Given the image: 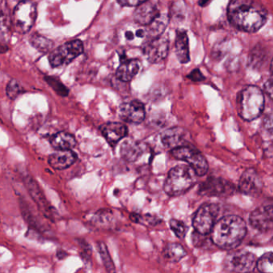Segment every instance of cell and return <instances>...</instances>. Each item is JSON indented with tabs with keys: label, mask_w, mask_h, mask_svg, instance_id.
<instances>
[{
	"label": "cell",
	"mask_w": 273,
	"mask_h": 273,
	"mask_svg": "<svg viewBox=\"0 0 273 273\" xmlns=\"http://www.w3.org/2000/svg\"><path fill=\"white\" fill-rule=\"evenodd\" d=\"M227 12L231 24L247 33L258 32L268 18L267 10L256 0H231Z\"/></svg>",
	"instance_id": "6da1fadb"
},
{
	"label": "cell",
	"mask_w": 273,
	"mask_h": 273,
	"mask_svg": "<svg viewBox=\"0 0 273 273\" xmlns=\"http://www.w3.org/2000/svg\"><path fill=\"white\" fill-rule=\"evenodd\" d=\"M247 233V225L238 216H225L216 222L211 232V240L222 249H235L240 245Z\"/></svg>",
	"instance_id": "7a4b0ae2"
},
{
	"label": "cell",
	"mask_w": 273,
	"mask_h": 273,
	"mask_svg": "<svg viewBox=\"0 0 273 273\" xmlns=\"http://www.w3.org/2000/svg\"><path fill=\"white\" fill-rule=\"evenodd\" d=\"M264 104V92L257 86H247L238 95V113L244 120H254L262 114Z\"/></svg>",
	"instance_id": "3957f363"
},
{
	"label": "cell",
	"mask_w": 273,
	"mask_h": 273,
	"mask_svg": "<svg viewBox=\"0 0 273 273\" xmlns=\"http://www.w3.org/2000/svg\"><path fill=\"white\" fill-rule=\"evenodd\" d=\"M197 174L189 165L181 164L170 170L164 183V189L170 196H179L195 185Z\"/></svg>",
	"instance_id": "277c9868"
},
{
	"label": "cell",
	"mask_w": 273,
	"mask_h": 273,
	"mask_svg": "<svg viewBox=\"0 0 273 273\" xmlns=\"http://www.w3.org/2000/svg\"><path fill=\"white\" fill-rule=\"evenodd\" d=\"M37 18L36 4L30 0L18 4L12 15V25L15 32L26 34L32 29Z\"/></svg>",
	"instance_id": "5b68a950"
},
{
	"label": "cell",
	"mask_w": 273,
	"mask_h": 273,
	"mask_svg": "<svg viewBox=\"0 0 273 273\" xmlns=\"http://www.w3.org/2000/svg\"><path fill=\"white\" fill-rule=\"evenodd\" d=\"M171 155L174 158L186 162L193 168L198 177L205 176L208 170V164L206 159L199 150L190 145H184L181 147L171 149Z\"/></svg>",
	"instance_id": "8992f818"
},
{
	"label": "cell",
	"mask_w": 273,
	"mask_h": 273,
	"mask_svg": "<svg viewBox=\"0 0 273 273\" xmlns=\"http://www.w3.org/2000/svg\"><path fill=\"white\" fill-rule=\"evenodd\" d=\"M84 44L80 39L67 42L61 45L49 55L48 60L52 67H60L67 65L76 58L83 54Z\"/></svg>",
	"instance_id": "52a82bcc"
},
{
	"label": "cell",
	"mask_w": 273,
	"mask_h": 273,
	"mask_svg": "<svg viewBox=\"0 0 273 273\" xmlns=\"http://www.w3.org/2000/svg\"><path fill=\"white\" fill-rule=\"evenodd\" d=\"M257 264V257L253 253L241 249L229 253L224 261V267L232 272H249L254 270Z\"/></svg>",
	"instance_id": "ba28073f"
},
{
	"label": "cell",
	"mask_w": 273,
	"mask_h": 273,
	"mask_svg": "<svg viewBox=\"0 0 273 273\" xmlns=\"http://www.w3.org/2000/svg\"><path fill=\"white\" fill-rule=\"evenodd\" d=\"M219 213V205L207 204L201 206L195 212L192 219V225L195 232L205 236L210 235L216 225Z\"/></svg>",
	"instance_id": "9c48e42d"
},
{
	"label": "cell",
	"mask_w": 273,
	"mask_h": 273,
	"mask_svg": "<svg viewBox=\"0 0 273 273\" xmlns=\"http://www.w3.org/2000/svg\"><path fill=\"white\" fill-rule=\"evenodd\" d=\"M142 51L151 63H158L165 59L169 51V40L166 36L149 39L143 46Z\"/></svg>",
	"instance_id": "30bf717a"
},
{
	"label": "cell",
	"mask_w": 273,
	"mask_h": 273,
	"mask_svg": "<svg viewBox=\"0 0 273 273\" xmlns=\"http://www.w3.org/2000/svg\"><path fill=\"white\" fill-rule=\"evenodd\" d=\"M235 187L225 179L209 177L199 188V193L209 197H224L234 193Z\"/></svg>",
	"instance_id": "8fae6325"
},
{
	"label": "cell",
	"mask_w": 273,
	"mask_h": 273,
	"mask_svg": "<svg viewBox=\"0 0 273 273\" xmlns=\"http://www.w3.org/2000/svg\"><path fill=\"white\" fill-rule=\"evenodd\" d=\"M264 183L256 170L249 168L243 171L239 181V191L244 195L257 197L262 192Z\"/></svg>",
	"instance_id": "7c38bea8"
},
{
	"label": "cell",
	"mask_w": 273,
	"mask_h": 273,
	"mask_svg": "<svg viewBox=\"0 0 273 273\" xmlns=\"http://www.w3.org/2000/svg\"><path fill=\"white\" fill-rule=\"evenodd\" d=\"M249 221L254 229L260 232H268L273 229V203L261 205L253 211Z\"/></svg>",
	"instance_id": "4fadbf2b"
},
{
	"label": "cell",
	"mask_w": 273,
	"mask_h": 273,
	"mask_svg": "<svg viewBox=\"0 0 273 273\" xmlns=\"http://www.w3.org/2000/svg\"><path fill=\"white\" fill-rule=\"evenodd\" d=\"M119 117L127 123H140L145 118V107L139 101L125 103L119 107Z\"/></svg>",
	"instance_id": "5bb4252c"
},
{
	"label": "cell",
	"mask_w": 273,
	"mask_h": 273,
	"mask_svg": "<svg viewBox=\"0 0 273 273\" xmlns=\"http://www.w3.org/2000/svg\"><path fill=\"white\" fill-rule=\"evenodd\" d=\"M160 10L153 0H147L137 6L134 12L135 22L147 26L160 15Z\"/></svg>",
	"instance_id": "9a60e30c"
},
{
	"label": "cell",
	"mask_w": 273,
	"mask_h": 273,
	"mask_svg": "<svg viewBox=\"0 0 273 273\" xmlns=\"http://www.w3.org/2000/svg\"><path fill=\"white\" fill-rule=\"evenodd\" d=\"M188 136V131L181 127H175L162 133L161 141L167 148L173 149L187 144Z\"/></svg>",
	"instance_id": "2e32d148"
},
{
	"label": "cell",
	"mask_w": 273,
	"mask_h": 273,
	"mask_svg": "<svg viewBox=\"0 0 273 273\" xmlns=\"http://www.w3.org/2000/svg\"><path fill=\"white\" fill-rule=\"evenodd\" d=\"M101 130L103 136L112 147L117 144L121 139L126 137L129 132L125 125L118 122L105 123L101 126Z\"/></svg>",
	"instance_id": "e0dca14e"
},
{
	"label": "cell",
	"mask_w": 273,
	"mask_h": 273,
	"mask_svg": "<svg viewBox=\"0 0 273 273\" xmlns=\"http://www.w3.org/2000/svg\"><path fill=\"white\" fill-rule=\"evenodd\" d=\"M140 68V63L135 59H127L123 54L120 56V65L116 71V77L123 82H129L136 77Z\"/></svg>",
	"instance_id": "ac0fdd59"
},
{
	"label": "cell",
	"mask_w": 273,
	"mask_h": 273,
	"mask_svg": "<svg viewBox=\"0 0 273 273\" xmlns=\"http://www.w3.org/2000/svg\"><path fill=\"white\" fill-rule=\"evenodd\" d=\"M77 159V154L71 150H57L49 156L48 164L54 169L63 170L71 167Z\"/></svg>",
	"instance_id": "d6986e66"
},
{
	"label": "cell",
	"mask_w": 273,
	"mask_h": 273,
	"mask_svg": "<svg viewBox=\"0 0 273 273\" xmlns=\"http://www.w3.org/2000/svg\"><path fill=\"white\" fill-rule=\"evenodd\" d=\"M142 25L137 23L135 26H129L123 32L125 41L130 46H142L148 40L147 28H141Z\"/></svg>",
	"instance_id": "ffe728a7"
},
{
	"label": "cell",
	"mask_w": 273,
	"mask_h": 273,
	"mask_svg": "<svg viewBox=\"0 0 273 273\" xmlns=\"http://www.w3.org/2000/svg\"><path fill=\"white\" fill-rule=\"evenodd\" d=\"M175 46L176 54H177L179 61L183 64L189 63V39L185 30L179 29L177 31Z\"/></svg>",
	"instance_id": "44dd1931"
},
{
	"label": "cell",
	"mask_w": 273,
	"mask_h": 273,
	"mask_svg": "<svg viewBox=\"0 0 273 273\" xmlns=\"http://www.w3.org/2000/svg\"><path fill=\"white\" fill-rule=\"evenodd\" d=\"M51 144L56 150H71L76 147L77 140L67 132H58L51 139Z\"/></svg>",
	"instance_id": "7402d4cb"
},
{
	"label": "cell",
	"mask_w": 273,
	"mask_h": 273,
	"mask_svg": "<svg viewBox=\"0 0 273 273\" xmlns=\"http://www.w3.org/2000/svg\"><path fill=\"white\" fill-rule=\"evenodd\" d=\"M169 22V16L167 14H160L156 19L147 25V31L149 39H156L162 36Z\"/></svg>",
	"instance_id": "603a6c76"
},
{
	"label": "cell",
	"mask_w": 273,
	"mask_h": 273,
	"mask_svg": "<svg viewBox=\"0 0 273 273\" xmlns=\"http://www.w3.org/2000/svg\"><path fill=\"white\" fill-rule=\"evenodd\" d=\"M141 147L132 140H127L121 146V156L128 161H136L141 155Z\"/></svg>",
	"instance_id": "cb8c5ba5"
},
{
	"label": "cell",
	"mask_w": 273,
	"mask_h": 273,
	"mask_svg": "<svg viewBox=\"0 0 273 273\" xmlns=\"http://www.w3.org/2000/svg\"><path fill=\"white\" fill-rule=\"evenodd\" d=\"M187 255L185 249L177 243H168L164 249V256L170 262H179Z\"/></svg>",
	"instance_id": "d4e9b609"
},
{
	"label": "cell",
	"mask_w": 273,
	"mask_h": 273,
	"mask_svg": "<svg viewBox=\"0 0 273 273\" xmlns=\"http://www.w3.org/2000/svg\"><path fill=\"white\" fill-rule=\"evenodd\" d=\"M27 187H28V191L30 192L32 197H33L34 201L37 203L40 210L43 212V213H46V212H51V209H49V205L46 202V199L42 194L41 191L38 188L37 184L33 180L30 179L29 181H27Z\"/></svg>",
	"instance_id": "484cf974"
},
{
	"label": "cell",
	"mask_w": 273,
	"mask_h": 273,
	"mask_svg": "<svg viewBox=\"0 0 273 273\" xmlns=\"http://www.w3.org/2000/svg\"><path fill=\"white\" fill-rule=\"evenodd\" d=\"M30 42L35 48L43 53L49 52L53 46V43L51 40L39 34L33 35L31 38Z\"/></svg>",
	"instance_id": "4316f807"
},
{
	"label": "cell",
	"mask_w": 273,
	"mask_h": 273,
	"mask_svg": "<svg viewBox=\"0 0 273 273\" xmlns=\"http://www.w3.org/2000/svg\"><path fill=\"white\" fill-rule=\"evenodd\" d=\"M257 268L261 272L273 273V253H264L257 260Z\"/></svg>",
	"instance_id": "83f0119b"
},
{
	"label": "cell",
	"mask_w": 273,
	"mask_h": 273,
	"mask_svg": "<svg viewBox=\"0 0 273 273\" xmlns=\"http://www.w3.org/2000/svg\"><path fill=\"white\" fill-rule=\"evenodd\" d=\"M131 219L135 223L141 224L145 226H156L160 222V219L156 216L152 215H140V214H132Z\"/></svg>",
	"instance_id": "f1b7e54d"
},
{
	"label": "cell",
	"mask_w": 273,
	"mask_h": 273,
	"mask_svg": "<svg viewBox=\"0 0 273 273\" xmlns=\"http://www.w3.org/2000/svg\"><path fill=\"white\" fill-rule=\"evenodd\" d=\"M11 24H12V20L10 19L9 10H8L5 0H2L1 2V33H2V36L4 32L8 33Z\"/></svg>",
	"instance_id": "f546056e"
},
{
	"label": "cell",
	"mask_w": 273,
	"mask_h": 273,
	"mask_svg": "<svg viewBox=\"0 0 273 273\" xmlns=\"http://www.w3.org/2000/svg\"><path fill=\"white\" fill-rule=\"evenodd\" d=\"M98 252L101 253V257L102 258L103 264L104 267L106 268L108 271H115V265H114L113 261L112 258L110 257L109 253H108L107 246L105 243L100 242L98 243Z\"/></svg>",
	"instance_id": "4dcf8cb0"
},
{
	"label": "cell",
	"mask_w": 273,
	"mask_h": 273,
	"mask_svg": "<svg viewBox=\"0 0 273 273\" xmlns=\"http://www.w3.org/2000/svg\"><path fill=\"white\" fill-rule=\"evenodd\" d=\"M169 224L170 228L177 237L183 239L185 236L188 228L184 222L178 220V219H172L170 220Z\"/></svg>",
	"instance_id": "1f68e13d"
},
{
	"label": "cell",
	"mask_w": 273,
	"mask_h": 273,
	"mask_svg": "<svg viewBox=\"0 0 273 273\" xmlns=\"http://www.w3.org/2000/svg\"><path fill=\"white\" fill-rule=\"evenodd\" d=\"M45 80L59 95H62V96H66V95H68V89L58 79L55 78V77H46Z\"/></svg>",
	"instance_id": "d6a6232c"
},
{
	"label": "cell",
	"mask_w": 273,
	"mask_h": 273,
	"mask_svg": "<svg viewBox=\"0 0 273 273\" xmlns=\"http://www.w3.org/2000/svg\"><path fill=\"white\" fill-rule=\"evenodd\" d=\"M22 91L23 90H22L20 84L17 82L15 80H11L9 84H8V87L6 88V93L11 100H15L18 95H20Z\"/></svg>",
	"instance_id": "836d02e7"
},
{
	"label": "cell",
	"mask_w": 273,
	"mask_h": 273,
	"mask_svg": "<svg viewBox=\"0 0 273 273\" xmlns=\"http://www.w3.org/2000/svg\"><path fill=\"white\" fill-rule=\"evenodd\" d=\"M188 77L193 82H201L203 80H205V77H204V75L200 71L199 69H194L193 71L188 75Z\"/></svg>",
	"instance_id": "e575fe53"
},
{
	"label": "cell",
	"mask_w": 273,
	"mask_h": 273,
	"mask_svg": "<svg viewBox=\"0 0 273 273\" xmlns=\"http://www.w3.org/2000/svg\"><path fill=\"white\" fill-rule=\"evenodd\" d=\"M264 91L268 97L273 101V79L271 77L264 84Z\"/></svg>",
	"instance_id": "d590c367"
},
{
	"label": "cell",
	"mask_w": 273,
	"mask_h": 273,
	"mask_svg": "<svg viewBox=\"0 0 273 273\" xmlns=\"http://www.w3.org/2000/svg\"><path fill=\"white\" fill-rule=\"evenodd\" d=\"M147 0H118V2L123 6H129V7H136L145 2Z\"/></svg>",
	"instance_id": "8d00e7d4"
},
{
	"label": "cell",
	"mask_w": 273,
	"mask_h": 273,
	"mask_svg": "<svg viewBox=\"0 0 273 273\" xmlns=\"http://www.w3.org/2000/svg\"><path fill=\"white\" fill-rule=\"evenodd\" d=\"M211 1L212 0H200L199 4L201 7L205 8L208 4H210Z\"/></svg>",
	"instance_id": "74e56055"
},
{
	"label": "cell",
	"mask_w": 273,
	"mask_h": 273,
	"mask_svg": "<svg viewBox=\"0 0 273 273\" xmlns=\"http://www.w3.org/2000/svg\"><path fill=\"white\" fill-rule=\"evenodd\" d=\"M271 78L273 79V59H272V60H271Z\"/></svg>",
	"instance_id": "f35d334b"
}]
</instances>
